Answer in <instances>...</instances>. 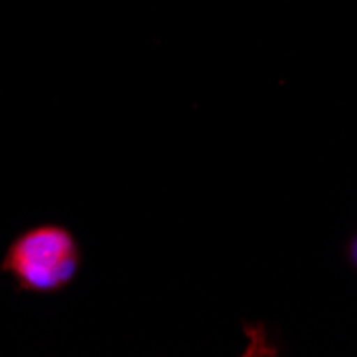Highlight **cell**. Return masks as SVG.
<instances>
[{
	"label": "cell",
	"instance_id": "6da1fadb",
	"mask_svg": "<svg viewBox=\"0 0 357 357\" xmlns=\"http://www.w3.org/2000/svg\"><path fill=\"white\" fill-rule=\"evenodd\" d=\"M82 248L73 231L62 225H37L22 231L7 248L0 270L20 291L50 296L67 289L79 274Z\"/></svg>",
	"mask_w": 357,
	"mask_h": 357
},
{
	"label": "cell",
	"instance_id": "7a4b0ae2",
	"mask_svg": "<svg viewBox=\"0 0 357 357\" xmlns=\"http://www.w3.org/2000/svg\"><path fill=\"white\" fill-rule=\"evenodd\" d=\"M349 257H351V261H353V266L357 268V238L351 242V246H349Z\"/></svg>",
	"mask_w": 357,
	"mask_h": 357
}]
</instances>
